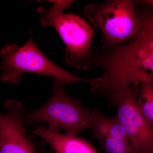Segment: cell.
I'll return each instance as SVG.
<instances>
[{
	"mask_svg": "<svg viewBox=\"0 0 153 153\" xmlns=\"http://www.w3.org/2000/svg\"><path fill=\"white\" fill-rule=\"evenodd\" d=\"M139 83L121 86L110 97L117 110L116 117L123 126L132 146L137 152L153 149V128L140 111L137 99Z\"/></svg>",
	"mask_w": 153,
	"mask_h": 153,
	"instance_id": "cell-5",
	"label": "cell"
},
{
	"mask_svg": "<svg viewBox=\"0 0 153 153\" xmlns=\"http://www.w3.org/2000/svg\"><path fill=\"white\" fill-rule=\"evenodd\" d=\"M151 82H152L153 83V77L152 78V79H151Z\"/></svg>",
	"mask_w": 153,
	"mask_h": 153,
	"instance_id": "cell-14",
	"label": "cell"
},
{
	"mask_svg": "<svg viewBox=\"0 0 153 153\" xmlns=\"http://www.w3.org/2000/svg\"><path fill=\"white\" fill-rule=\"evenodd\" d=\"M38 153H50L49 152H47V151L44 150H41L39 151V152H38Z\"/></svg>",
	"mask_w": 153,
	"mask_h": 153,
	"instance_id": "cell-13",
	"label": "cell"
},
{
	"mask_svg": "<svg viewBox=\"0 0 153 153\" xmlns=\"http://www.w3.org/2000/svg\"><path fill=\"white\" fill-rule=\"evenodd\" d=\"M4 106L6 112L0 114V153H38L27 136L26 114L22 104L9 100Z\"/></svg>",
	"mask_w": 153,
	"mask_h": 153,
	"instance_id": "cell-6",
	"label": "cell"
},
{
	"mask_svg": "<svg viewBox=\"0 0 153 153\" xmlns=\"http://www.w3.org/2000/svg\"><path fill=\"white\" fill-rule=\"evenodd\" d=\"M104 153H137L129 141L111 137H102L97 139Z\"/></svg>",
	"mask_w": 153,
	"mask_h": 153,
	"instance_id": "cell-10",
	"label": "cell"
},
{
	"mask_svg": "<svg viewBox=\"0 0 153 153\" xmlns=\"http://www.w3.org/2000/svg\"><path fill=\"white\" fill-rule=\"evenodd\" d=\"M32 132L50 145L55 153H99L87 140L38 125Z\"/></svg>",
	"mask_w": 153,
	"mask_h": 153,
	"instance_id": "cell-7",
	"label": "cell"
},
{
	"mask_svg": "<svg viewBox=\"0 0 153 153\" xmlns=\"http://www.w3.org/2000/svg\"><path fill=\"white\" fill-rule=\"evenodd\" d=\"M145 2L153 6V0H144Z\"/></svg>",
	"mask_w": 153,
	"mask_h": 153,
	"instance_id": "cell-12",
	"label": "cell"
},
{
	"mask_svg": "<svg viewBox=\"0 0 153 153\" xmlns=\"http://www.w3.org/2000/svg\"><path fill=\"white\" fill-rule=\"evenodd\" d=\"M89 129L96 139L108 137L129 141L125 130L116 117H108L96 108L91 110Z\"/></svg>",
	"mask_w": 153,
	"mask_h": 153,
	"instance_id": "cell-8",
	"label": "cell"
},
{
	"mask_svg": "<svg viewBox=\"0 0 153 153\" xmlns=\"http://www.w3.org/2000/svg\"><path fill=\"white\" fill-rule=\"evenodd\" d=\"M51 8L38 9L42 25L55 28L66 46L65 59L69 66L86 70L91 66L93 28L84 19L73 14H63L71 1H51Z\"/></svg>",
	"mask_w": 153,
	"mask_h": 153,
	"instance_id": "cell-1",
	"label": "cell"
},
{
	"mask_svg": "<svg viewBox=\"0 0 153 153\" xmlns=\"http://www.w3.org/2000/svg\"><path fill=\"white\" fill-rule=\"evenodd\" d=\"M137 153H153V149L138 152Z\"/></svg>",
	"mask_w": 153,
	"mask_h": 153,
	"instance_id": "cell-11",
	"label": "cell"
},
{
	"mask_svg": "<svg viewBox=\"0 0 153 153\" xmlns=\"http://www.w3.org/2000/svg\"><path fill=\"white\" fill-rule=\"evenodd\" d=\"M63 85L54 79L51 97L43 106L25 115V126L47 123L49 128L57 131L62 130L71 136L90 128L91 110L69 96Z\"/></svg>",
	"mask_w": 153,
	"mask_h": 153,
	"instance_id": "cell-2",
	"label": "cell"
},
{
	"mask_svg": "<svg viewBox=\"0 0 153 153\" xmlns=\"http://www.w3.org/2000/svg\"><path fill=\"white\" fill-rule=\"evenodd\" d=\"M84 14L94 27L102 33L103 47L120 45L138 36L140 23L134 2L110 0L86 6Z\"/></svg>",
	"mask_w": 153,
	"mask_h": 153,
	"instance_id": "cell-4",
	"label": "cell"
},
{
	"mask_svg": "<svg viewBox=\"0 0 153 153\" xmlns=\"http://www.w3.org/2000/svg\"><path fill=\"white\" fill-rule=\"evenodd\" d=\"M140 111L153 128V83L149 81L139 82V91L137 99Z\"/></svg>",
	"mask_w": 153,
	"mask_h": 153,
	"instance_id": "cell-9",
	"label": "cell"
},
{
	"mask_svg": "<svg viewBox=\"0 0 153 153\" xmlns=\"http://www.w3.org/2000/svg\"><path fill=\"white\" fill-rule=\"evenodd\" d=\"M0 55L1 77L4 82L16 83L25 73L52 76L64 84L84 82L88 85L90 82L91 79L75 76L52 63L31 38L22 47L13 44L5 46L0 50Z\"/></svg>",
	"mask_w": 153,
	"mask_h": 153,
	"instance_id": "cell-3",
	"label": "cell"
}]
</instances>
